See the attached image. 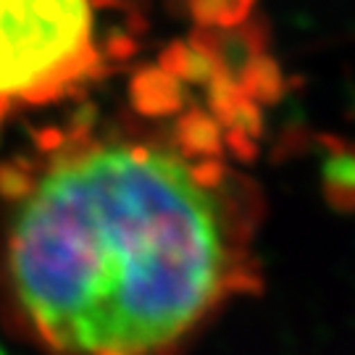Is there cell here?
<instances>
[{
    "instance_id": "1",
    "label": "cell",
    "mask_w": 355,
    "mask_h": 355,
    "mask_svg": "<svg viewBox=\"0 0 355 355\" xmlns=\"http://www.w3.org/2000/svg\"><path fill=\"white\" fill-rule=\"evenodd\" d=\"M258 287L245 218L150 148L55 155L16 200L0 261L6 318L45 355H179Z\"/></svg>"
},
{
    "instance_id": "2",
    "label": "cell",
    "mask_w": 355,
    "mask_h": 355,
    "mask_svg": "<svg viewBox=\"0 0 355 355\" xmlns=\"http://www.w3.org/2000/svg\"><path fill=\"white\" fill-rule=\"evenodd\" d=\"M89 0H0V108L61 98L101 69Z\"/></svg>"
},
{
    "instance_id": "3",
    "label": "cell",
    "mask_w": 355,
    "mask_h": 355,
    "mask_svg": "<svg viewBox=\"0 0 355 355\" xmlns=\"http://www.w3.org/2000/svg\"><path fill=\"white\" fill-rule=\"evenodd\" d=\"M129 98H132V105L137 114L150 116V119L179 114L187 101L182 82L177 76L166 74L158 66H145L132 76Z\"/></svg>"
},
{
    "instance_id": "4",
    "label": "cell",
    "mask_w": 355,
    "mask_h": 355,
    "mask_svg": "<svg viewBox=\"0 0 355 355\" xmlns=\"http://www.w3.org/2000/svg\"><path fill=\"white\" fill-rule=\"evenodd\" d=\"M174 137H177V145L182 148L184 158L205 161V158H218L224 150L221 124L200 108H192V111L179 116Z\"/></svg>"
},
{
    "instance_id": "5",
    "label": "cell",
    "mask_w": 355,
    "mask_h": 355,
    "mask_svg": "<svg viewBox=\"0 0 355 355\" xmlns=\"http://www.w3.org/2000/svg\"><path fill=\"white\" fill-rule=\"evenodd\" d=\"M321 182L327 203L340 214H355V153L345 145H337L324 158Z\"/></svg>"
},
{
    "instance_id": "6",
    "label": "cell",
    "mask_w": 355,
    "mask_h": 355,
    "mask_svg": "<svg viewBox=\"0 0 355 355\" xmlns=\"http://www.w3.org/2000/svg\"><path fill=\"white\" fill-rule=\"evenodd\" d=\"M240 89L245 92L248 101H253L255 105H274L279 103L284 95V74H282L279 64L271 55H258L253 64L248 66L237 79Z\"/></svg>"
},
{
    "instance_id": "7",
    "label": "cell",
    "mask_w": 355,
    "mask_h": 355,
    "mask_svg": "<svg viewBox=\"0 0 355 355\" xmlns=\"http://www.w3.org/2000/svg\"><path fill=\"white\" fill-rule=\"evenodd\" d=\"M192 19L203 29H234L245 24L255 0H187Z\"/></svg>"
},
{
    "instance_id": "8",
    "label": "cell",
    "mask_w": 355,
    "mask_h": 355,
    "mask_svg": "<svg viewBox=\"0 0 355 355\" xmlns=\"http://www.w3.org/2000/svg\"><path fill=\"white\" fill-rule=\"evenodd\" d=\"M35 187V168L24 161H11V164H0V195L6 200H21Z\"/></svg>"
},
{
    "instance_id": "9",
    "label": "cell",
    "mask_w": 355,
    "mask_h": 355,
    "mask_svg": "<svg viewBox=\"0 0 355 355\" xmlns=\"http://www.w3.org/2000/svg\"><path fill=\"white\" fill-rule=\"evenodd\" d=\"M216 74H218V66H216L214 55L187 42V58H184V69H182L179 82H190V85H208Z\"/></svg>"
},
{
    "instance_id": "10",
    "label": "cell",
    "mask_w": 355,
    "mask_h": 355,
    "mask_svg": "<svg viewBox=\"0 0 355 355\" xmlns=\"http://www.w3.org/2000/svg\"><path fill=\"white\" fill-rule=\"evenodd\" d=\"M227 129H237L242 135H248L250 140H258L263 135V119H261V105L253 101H240V105L232 111L227 121Z\"/></svg>"
},
{
    "instance_id": "11",
    "label": "cell",
    "mask_w": 355,
    "mask_h": 355,
    "mask_svg": "<svg viewBox=\"0 0 355 355\" xmlns=\"http://www.w3.org/2000/svg\"><path fill=\"white\" fill-rule=\"evenodd\" d=\"M184 58H187V42H171L161 58H158V69H164L166 74L171 76H182V69H184Z\"/></svg>"
},
{
    "instance_id": "12",
    "label": "cell",
    "mask_w": 355,
    "mask_h": 355,
    "mask_svg": "<svg viewBox=\"0 0 355 355\" xmlns=\"http://www.w3.org/2000/svg\"><path fill=\"white\" fill-rule=\"evenodd\" d=\"M224 145H227L229 150L234 153L240 161H253L258 148H255V140H250L248 135H242L237 129H227V135H224Z\"/></svg>"
},
{
    "instance_id": "13",
    "label": "cell",
    "mask_w": 355,
    "mask_h": 355,
    "mask_svg": "<svg viewBox=\"0 0 355 355\" xmlns=\"http://www.w3.org/2000/svg\"><path fill=\"white\" fill-rule=\"evenodd\" d=\"M135 51H137V42H135L132 37H127V35L111 37L108 40V45H105V55H108V58H119V61L132 58Z\"/></svg>"
}]
</instances>
